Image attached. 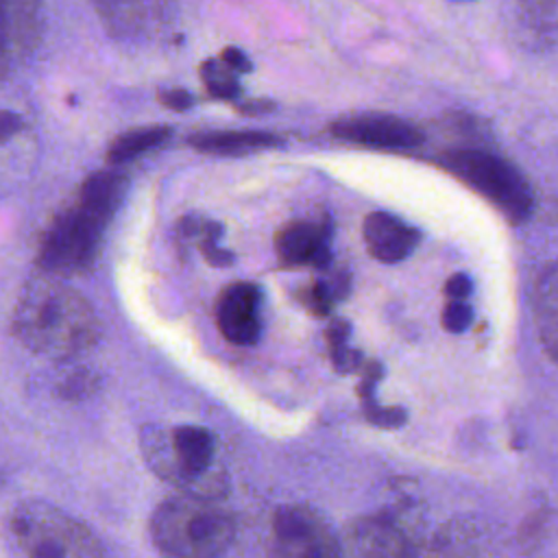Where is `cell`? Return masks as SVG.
Listing matches in <instances>:
<instances>
[{"label":"cell","mask_w":558,"mask_h":558,"mask_svg":"<svg viewBox=\"0 0 558 558\" xmlns=\"http://www.w3.org/2000/svg\"><path fill=\"white\" fill-rule=\"evenodd\" d=\"M13 333L50 360L83 355L98 340V316L83 294L54 275L28 281L13 307Z\"/></svg>","instance_id":"1"},{"label":"cell","mask_w":558,"mask_h":558,"mask_svg":"<svg viewBox=\"0 0 558 558\" xmlns=\"http://www.w3.org/2000/svg\"><path fill=\"white\" fill-rule=\"evenodd\" d=\"M146 464L181 495L216 501L229 490V475L216 462V438L198 425L163 429L146 425L140 436Z\"/></svg>","instance_id":"2"},{"label":"cell","mask_w":558,"mask_h":558,"mask_svg":"<svg viewBox=\"0 0 558 558\" xmlns=\"http://www.w3.org/2000/svg\"><path fill=\"white\" fill-rule=\"evenodd\" d=\"M153 545L168 558H220L235 538V521L216 501L177 495L148 523Z\"/></svg>","instance_id":"3"},{"label":"cell","mask_w":558,"mask_h":558,"mask_svg":"<svg viewBox=\"0 0 558 558\" xmlns=\"http://www.w3.org/2000/svg\"><path fill=\"white\" fill-rule=\"evenodd\" d=\"M7 532L20 558H109L100 538L85 523L46 501L15 506Z\"/></svg>","instance_id":"4"},{"label":"cell","mask_w":558,"mask_h":558,"mask_svg":"<svg viewBox=\"0 0 558 558\" xmlns=\"http://www.w3.org/2000/svg\"><path fill=\"white\" fill-rule=\"evenodd\" d=\"M113 211L102 209L81 196L61 211L39 246V264L48 275H76L87 270L100 248L102 233Z\"/></svg>","instance_id":"5"},{"label":"cell","mask_w":558,"mask_h":558,"mask_svg":"<svg viewBox=\"0 0 558 558\" xmlns=\"http://www.w3.org/2000/svg\"><path fill=\"white\" fill-rule=\"evenodd\" d=\"M442 166L466 185L484 194L510 220L521 222L530 216L534 198L525 177L504 157L471 146L442 155Z\"/></svg>","instance_id":"6"},{"label":"cell","mask_w":558,"mask_h":558,"mask_svg":"<svg viewBox=\"0 0 558 558\" xmlns=\"http://www.w3.org/2000/svg\"><path fill=\"white\" fill-rule=\"evenodd\" d=\"M268 558H340V547L318 512L288 504L272 517Z\"/></svg>","instance_id":"7"},{"label":"cell","mask_w":558,"mask_h":558,"mask_svg":"<svg viewBox=\"0 0 558 558\" xmlns=\"http://www.w3.org/2000/svg\"><path fill=\"white\" fill-rule=\"evenodd\" d=\"M331 133L344 142L386 150H408L423 142L418 126L399 116L379 111L342 116L331 122Z\"/></svg>","instance_id":"8"},{"label":"cell","mask_w":558,"mask_h":558,"mask_svg":"<svg viewBox=\"0 0 558 558\" xmlns=\"http://www.w3.org/2000/svg\"><path fill=\"white\" fill-rule=\"evenodd\" d=\"M220 333L238 347H251L262 333V290L251 281L227 286L216 303Z\"/></svg>","instance_id":"9"},{"label":"cell","mask_w":558,"mask_h":558,"mask_svg":"<svg viewBox=\"0 0 558 558\" xmlns=\"http://www.w3.org/2000/svg\"><path fill=\"white\" fill-rule=\"evenodd\" d=\"M275 251L283 266L327 268L331 262L329 225L307 220L290 222L277 231Z\"/></svg>","instance_id":"10"},{"label":"cell","mask_w":558,"mask_h":558,"mask_svg":"<svg viewBox=\"0 0 558 558\" xmlns=\"http://www.w3.org/2000/svg\"><path fill=\"white\" fill-rule=\"evenodd\" d=\"M35 2H0V78L26 57L39 39Z\"/></svg>","instance_id":"11"},{"label":"cell","mask_w":558,"mask_h":558,"mask_svg":"<svg viewBox=\"0 0 558 558\" xmlns=\"http://www.w3.org/2000/svg\"><path fill=\"white\" fill-rule=\"evenodd\" d=\"M364 242L368 253L384 264H397L412 255L418 242V233L386 211H373L364 218Z\"/></svg>","instance_id":"12"},{"label":"cell","mask_w":558,"mask_h":558,"mask_svg":"<svg viewBox=\"0 0 558 558\" xmlns=\"http://www.w3.org/2000/svg\"><path fill=\"white\" fill-rule=\"evenodd\" d=\"M340 558H410V554L390 521L360 519L347 530Z\"/></svg>","instance_id":"13"},{"label":"cell","mask_w":558,"mask_h":558,"mask_svg":"<svg viewBox=\"0 0 558 558\" xmlns=\"http://www.w3.org/2000/svg\"><path fill=\"white\" fill-rule=\"evenodd\" d=\"M187 142L209 155H246L279 146V137L268 131H203L190 135Z\"/></svg>","instance_id":"14"},{"label":"cell","mask_w":558,"mask_h":558,"mask_svg":"<svg viewBox=\"0 0 558 558\" xmlns=\"http://www.w3.org/2000/svg\"><path fill=\"white\" fill-rule=\"evenodd\" d=\"M534 320L547 353L558 362V262L549 264L536 281Z\"/></svg>","instance_id":"15"},{"label":"cell","mask_w":558,"mask_h":558,"mask_svg":"<svg viewBox=\"0 0 558 558\" xmlns=\"http://www.w3.org/2000/svg\"><path fill=\"white\" fill-rule=\"evenodd\" d=\"M172 135L170 126H140L133 131H126L122 135H118L109 150L107 157L111 163H124L131 161L135 157H140L142 153L159 146L161 142H166Z\"/></svg>","instance_id":"16"},{"label":"cell","mask_w":558,"mask_h":558,"mask_svg":"<svg viewBox=\"0 0 558 558\" xmlns=\"http://www.w3.org/2000/svg\"><path fill=\"white\" fill-rule=\"evenodd\" d=\"M157 9L153 4H100L98 11L109 26L111 33H135L140 28L150 26L155 17H150V11Z\"/></svg>","instance_id":"17"},{"label":"cell","mask_w":558,"mask_h":558,"mask_svg":"<svg viewBox=\"0 0 558 558\" xmlns=\"http://www.w3.org/2000/svg\"><path fill=\"white\" fill-rule=\"evenodd\" d=\"M347 290H349V279L336 272L331 277L316 279L312 286H307L303 292V301L310 312L325 316L331 312L336 301H340L347 294Z\"/></svg>","instance_id":"18"},{"label":"cell","mask_w":558,"mask_h":558,"mask_svg":"<svg viewBox=\"0 0 558 558\" xmlns=\"http://www.w3.org/2000/svg\"><path fill=\"white\" fill-rule=\"evenodd\" d=\"M201 78L207 87V92L214 96V98H220V100H235V96L240 94V81H238V74L225 65L218 59H207L203 61L201 65Z\"/></svg>","instance_id":"19"},{"label":"cell","mask_w":558,"mask_h":558,"mask_svg":"<svg viewBox=\"0 0 558 558\" xmlns=\"http://www.w3.org/2000/svg\"><path fill=\"white\" fill-rule=\"evenodd\" d=\"M347 338H349V325L344 320H333L327 329V344H329L336 368L342 373L355 368L360 362V353L349 349Z\"/></svg>","instance_id":"20"},{"label":"cell","mask_w":558,"mask_h":558,"mask_svg":"<svg viewBox=\"0 0 558 558\" xmlns=\"http://www.w3.org/2000/svg\"><path fill=\"white\" fill-rule=\"evenodd\" d=\"M471 307L464 303V301H449L445 307H442V327L447 331H453V333H460L464 331L469 325H471Z\"/></svg>","instance_id":"21"},{"label":"cell","mask_w":558,"mask_h":558,"mask_svg":"<svg viewBox=\"0 0 558 558\" xmlns=\"http://www.w3.org/2000/svg\"><path fill=\"white\" fill-rule=\"evenodd\" d=\"M159 102L168 109H174V111H185L194 105V98L190 92L181 89V87H172V89H163L159 92Z\"/></svg>","instance_id":"22"},{"label":"cell","mask_w":558,"mask_h":558,"mask_svg":"<svg viewBox=\"0 0 558 558\" xmlns=\"http://www.w3.org/2000/svg\"><path fill=\"white\" fill-rule=\"evenodd\" d=\"M220 61L225 63V65H229L235 74L238 72H251L253 70V63H251V59L240 50V48H233V46H227L222 52H220Z\"/></svg>","instance_id":"23"},{"label":"cell","mask_w":558,"mask_h":558,"mask_svg":"<svg viewBox=\"0 0 558 558\" xmlns=\"http://www.w3.org/2000/svg\"><path fill=\"white\" fill-rule=\"evenodd\" d=\"M469 292H471V281L466 275H453L445 283V294L449 296V301H464Z\"/></svg>","instance_id":"24"},{"label":"cell","mask_w":558,"mask_h":558,"mask_svg":"<svg viewBox=\"0 0 558 558\" xmlns=\"http://www.w3.org/2000/svg\"><path fill=\"white\" fill-rule=\"evenodd\" d=\"M22 129V118L13 111H0V142L9 140Z\"/></svg>","instance_id":"25"},{"label":"cell","mask_w":558,"mask_h":558,"mask_svg":"<svg viewBox=\"0 0 558 558\" xmlns=\"http://www.w3.org/2000/svg\"><path fill=\"white\" fill-rule=\"evenodd\" d=\"M235 107L242 116H262V113H268L275 109V105L270 100H246V102H238Z\"/></svg>","instance_id":"26"}]
</instances>
